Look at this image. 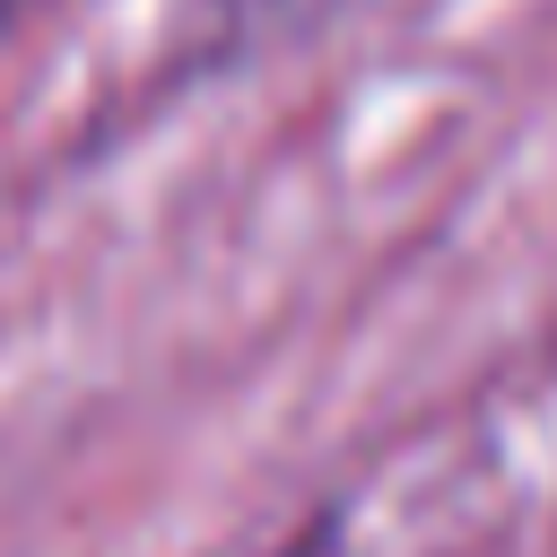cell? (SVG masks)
<instances>
[{"label": "cell", "mask_w": 557, "mask_h": 557, "mask_svg": "<svg viewBox=\"0 0 557 557\" xmlns=\"http://www.w3.org/2000/svg\"><path fill=\"white\" fill-rule=\"evenodd\" d=\"M9 9H17V0H0V17H9Z\"/></svg>", "instance_id": "6da1fadb"}]
</instances>
